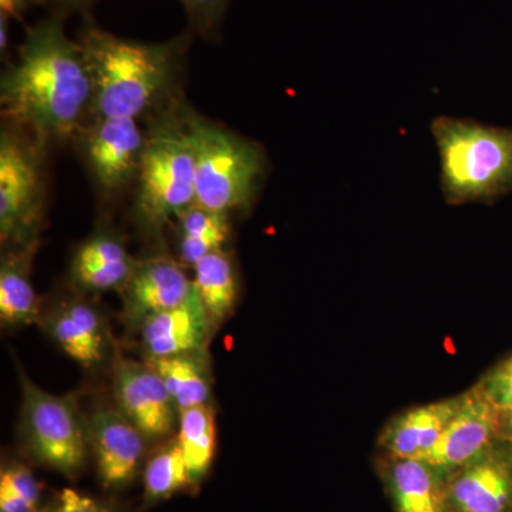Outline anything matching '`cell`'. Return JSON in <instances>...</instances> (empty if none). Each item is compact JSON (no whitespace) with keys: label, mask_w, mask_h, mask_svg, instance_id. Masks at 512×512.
I'll return each mask as SVG.
<instances>
[{"label":"cell","mask_w":512,"mask_h":512,"mask_svg":"<svg viewBox=\"0 0 512 512\" xmlns=\"http://www.w3.org/2000/svg\"><path fill=\"white\" fill-rule=\"evenodd\" d=\"M144 503L153 505L192 487L177 436L158 447L144 467Z\"/></svg>","instance_id":"cb8c5ba5"},{"label":"cell","mask_w":512,"mask_h":512,"mask_svg":"<svg viewBox=\"0 0 512 512\" xmlns=\"http://www.w3.org/2000/svg\"><path fill=\"white\" fill-rule=\"evenodd\" d=\"M0 103L6 120L28 131L37 146L79 136L92 111V74L62 16L28 29L18 60L2 74Z\"/></svg>","instance_id":"6da1fadb"},{"label":"cell","mask_w":512,"mask_h":512,"mask_svg":"<svg viewBox=\"0 0 512 512\" xmlns=\"http://www.w3.org/2000/svg\"><path fill=\"white\" fill-rule=\"evenodd\" d=\"M195 161V204L231 215L247 211L264 183L266 158L247 138L184 111Z\"/></svg>","instance_id":"277c9868"},{"label":"cell","mask_w":512,"mask_h":512,"mask_svg":"<svg viewBox=\"0 0 512 512\" xmlns=\"http://www.w3.org/2000/svg\"><path fill=\"white\" fill-rule=\"evenodd\" d=\"M77 42L92 74V120H137L171 89L188 37L163 43L137 42L113 35L93 20H84Z\"/></svg>","instance_id":"7a4b0ae2"},{"label":"cell","mask_w":512,"mask_h":512,"mask_svg":"<svg viewBox=\"0 0 512 512\" xmlns=\"http://www.w3.org/2000/svg\"><path fill=\"white\" fill-rule=\"evenodd\" d=\"M35 5V0H0V15L9 20L20 19L26 10Z\"/></svg>","instance_id":"f1b7e54d"},{"label":"cell","mask_w":512,"mask_h":512,"mask_svg":"<svg viewBox=\"0 0 512 512\" xmlns=\"http://www.w3.org/2000/svg\"><path fill=\"white\" fill-rule=\"evenodd\" d=\"M447 512H512V443L500 440L446 478Z\"/></svg>","instance_id":"8fae6325"},{"label":"cell","mask_w":512,"mask_h":512,"mask_svg":"<svg viewBox=\"0 0 512 512\" xmlns=\"http://www.w3.org/2000/svg\"><path fill=\"white\" fill-rule=\"evenodd\" d=\"M192 282L212 325H221L234 312L239 295L238 274L232 256L224 249L204 256L194 265Z\"/></svg>","instance_id":"44dd1931"},{"label":"cell","mask_w":512,"mask_h":512,"mask_svg":"<svg viewBox=\"0 0 512 512\" xmlns=\"http://www.w3.org/2000/svg\"><path fill=\"white\" fill-rule=\"evenodd\" d=\"M177 440L183 450L192 485L207 477L217 448V421L211 404L181 410Z\"/></svg>","instance_id":"7402d4cb"},{"label":"cell","mask_w":512,"mask_h":512,"mask_svg":"<svg viewBox=\"0 0 512 512\" xmlns=\"http://www.w3.org/2000/svg\"><path fill=\"white\" fill-rule=\"evenodd\" d=\"M42 485L25 464L12 463L0 474V512H37Z\"/></svg>","instance_id":"d4e9b609"},{"label":"cell","mask_w":512,"mask_h":512,"mask_svg":"<svg viewBox=\"0 0 512 512\" xmlns=\"http://www.w3.org/2000/svg\"><path fill=\"white\" fill-rule=\"evenodd\" d=\"M461 396L406 410L386 424L379 446L384 456L424 460L433 450L448 421L457 412Z\"/></svg>","instance_id":"2e32d148"},{"label":"cell","mask_w":512,"mask_h":512,"mask_svg":"<svg viewBox=\"0 0 512 512\" xmlns=\"http://www.w3.org/2000/svg\"><path fill=\"white\" fill-rule=\"evenodd\" d=\"M87 433L100 484L106 491L124 490L140 471L148 440L117 407L94 409Z\"/></svg>","instance_id":"7c38bea8"},{"label":"cell","mask_w":512,"mask_h":512,"mask_svg":"<svg viewBox=\"0 0 512 512\" xmlns=\"http://www.w3.org/2000/svg\"><path fill=\"white\" fill-rule=\"evenodd\" d=\"M380 470L394 512H447L446 480L427 461L384 456Z\"/></svg>","instance_id":"ac0fdd59"},{"label":"cell","mask_w":512,"mask_h":512,"mask_svg":"<svg viewBox=\"0 0 512 512\" xmlns=\"http://www.w3.org/2000/svg\"><path fill=\"white\" fill-rule=\"evenodd\" d=\"M113 392L117 409L148 441L168 439L178 426L173 397L150 363L119 357L114 362Z\"/></svg>","instance_id":"30bf717a"},{"label":"cell","mask_w":512,"mask_h":512,"mask_svg":"<svg viewBox=\"0 0 512 512\" xmlns=\"http://www.w3.org/2000/svg\"><path fill=\"white\" fill-rule=\"evenodd\" d=\"M57 503L59 512H113L106 504L73 488H64Z\"/></svg>","instance_id":"83f0119b"},{"label":"cell","mask_w":512,"mask_h":512,"mask_svg":"<svg viewBox=\"0 0 512 512\" xmlns=\"http://www.w3.org/2000/svg\"><path fill=\"white\" fill-rule=\"evenodd\" d=\"M42 147L3 128L0 137V241L3 248L26 247L40 238L43 218Z\"/></svg>","instance_id":"52a82bcc"},{"label":"cell","mask_w":512,"mask_h":512,"mask_svg":"<svg viewBox=\"0 0 512 512\" xmlns=\"http://www.w3.org/2000/svg\"><path fill=\"white\" fill-rule=\"evenodd\" d=\"M191 25L198 33L211 36L221 25L229 0H180Z\"/></svg>","instance_id":"4316f807"},{"label":"cell","mask_w":512,"mask_h":512,"mask_svg":"<svg viewBox=\"0 0 512 512\" xmlns=\"http://www.w3.org/2000/svg\"><path fill=\"white\" fill-rule=\"evenodd\" d=\"M40 322L50 339L80 366L92 369L106 359L109 335L100 313L89 303H60Z\"/></svg>","instance_id":"9a60e30c"},{"label":"cell","mask_w":512,"mask_h":512,"mask_svg":"<svg viewBox=\"0 0 512 512\" xmlns=\"http://www.w3.org/2000/svg\"><path fill=\"white\" fill-rule=\"evenodd\" d=\"M153 366L173 397L178 412L210 404L212 383L207 350L188 355L144 359Z\"/></svg>","instance_id":"ffe728a7"},{"label":"cell","mask_w":512,"mask_h":512,"mask_svg":"<svg viewBox=\"0 0 512 512\" xmlns=\"http://www.w3.org/2000/svg\"><path fill=\"white\" fill-rule=\"evenodd\" d=\"M136 217L154 232L195 204V161L185 120H163L147 134L137 175Z\"/></svg>","instance_id":"5b68a950"},{"label":"cell","mask_w":512,"mask_h":512,"mask_svg":"<svg viewBox=\"0 0 512 512\" xmlns=\"http://www.w3.org/2000/svg\"><path fill=\"white\" fill-rule=\"evenodd\" d=\"M137 328L144 359H160L207 350L214 325L194 289L183 305L150 316Z\"/></svg>","instance_id":"5bb4252c"},{"label":"cell","mask_w":512,"mask_h":512,"mask_svg":"<svg viewBox=\"0 0 512 512\" xmlns=\"http://www.w3.org/2000/svg\"><path fill=\"white\" fill-rule=\"evenodd\" d=\"M136 265L117 235L96 232L77 248L70 276L76 288L84 292L121 291Z\"/></svg>","instance_id":"e0dca14e"},{"label":"cell","mask_w":512,"mask_h":512,"mask_svg":"<svg viewBox=\"0 0 512 512\" xmlns=\"http://www.w3.org/2000/svg\"><path fill=\"white\" fill-rule=\"evenodd\" d=\"M501 430L503 412L476 386L461 394L457 412L424 461L446 480L503 440Z\"/></svg>","instance_id":"ba28073f"},{"label":"cell","mask_w":512,"mask_h":512,"mask_svg":"<svg viewBox=\"0 0 512 512\" xmlns=\"http://www.w3.org/2000/svg\"><path fill=\"white\" fill-rule=\"evenodd\" d=\"M448 204L493 201L512 191V128L437 117L431 123Z\"/></svg>","instance_id":"3957f363"},{"label":"cell","mask_w":512,"mask_h":512,"mask_svg":"<svg viewBox=\"0 0 512 512\" xmlns=\"http://www.w3.org/2000/svg\"><path fill=\"white\" fill-rule=\"evenodd\" d=\"M37 512H59V503L47 505V507L40 508Z\"/></svg>","instance_id":"d6a6232c"},{"label":"cell","mask_w":512,"mask_h":512,"mask_svg":"<svg viewBox=\"0 0 512 512\" xmlns=\"http://www.w3.org/2000/svg\"><path fill=\"white\" fill-rule=\"evenodd\" d=\"M39 247L6 248L0 265V322L3 328L35 325L42 319L40 301L30 281V265Z\"/></svg>","instance_id":"d6986e66"},{"label":"cell","mask_w":512,"mask_h":512,"mask_svg":"<svg viewBox=\"0 0 512 512\" xmlns=\"http://www.w3.org/2000/svg\"><path fill=\"white\" fill-rule=\"evenodd\" d=\"M501 439L511 441L512 443V410L503 412V430H501Z\"/></svg>","instance_id":"1f68e13d"},{"label":"cell","mask_w":512,"mask_h":512,"mask_svg":"<svg viewBox=\"0 0 512 512\" xmlns=\"http://www.w3.org/2000/svg\"><path fill=\"white\" fill-rule=\"evenodd\" d=\"M36 5L49 6L59 10L80 8L86 6L92 0H35Z\"/></svg>","instance_id":"f546056e"},{"label":"cell","mask_w":512,"mask_h":512,"mask_svg":"<svg viewBox=\"0 0 512 512\" xmlns=\"http://www.w3.org/2000/svg\"><path fill=\"white\" fill-rule=\"evenodd\" d=\"M83 156L93 180L104 194L123 191L137 180L147 134L136 119H96L80 131Z\"/></svg>","instance_id":"9c48e42d"},{"label":"cell","mask_w":512,"mask_h":512,"mask_svg":"<svg viewBox=\"0 0 512 512\" xmlns=\"http://www.w3.org/2000/svg\"><path fill=\"white\" fill-rule=\"evenodd\" d=\"M229 215L194 204L178 217V256L192 266L212 252L221 251L229 238Z\"/></svg>","instance_id":"603a6c76"},{"label":"cell","mask_w":512,"mask_h":512,"mask_svg":"<svg viewBox=\"0 0 512 512\" xmlns=\"http://www.w3.org/2000/svg\"><path fill=\"white\" fill-rule=\"evenodd\" d=\"M485 396L501 410H512V356L495 366L487 376L477 384Z\"/></svg>","instance_id":"484cf974"},{"label":"cell","mask_w":512,"mask_h":512,"mask_svg":"<svg viewBox=\"0 0 512 512\" xmlns=\"http://www.w3.org/2000/svg\"><path fill=\"white\" fill-rule=\"evenodd\" d=\"M194 292V282L181 262L156 256L137 262L127 284L121 288L124 316L133 326L168 309L177 308Z\"/></svg>","instance_id":"4fadbf2b"},{"label":"cell","mask_w":512,"mask_h":512,"mask_svg":"<svg viewBox=\"0 0 512 512\" xmlns=\"http://www.w3.org/2000/svg\"><path fill=\"white\" fill-rule=\"evenodd\" d=\"M9 47V19L0 15V53L5 56Z\"/></svg>","instance_id":"4dcf8cb0"},{"label":"cell","mask_w":512,"mask_h":512,"mask_svg":"<svg viewBox=\"0 0 512 512\" xmlns=\"http://www.w3.org/2000/svg\"><path fill=\"white\" fill-rule=\"evenodd\" d=\"M22 383V431L30 453L39 463L74 478L86 463L89 433L76 397L40 389L25 373Z\"/></svg>","instance_id":"8992f818"}]
</instances>
